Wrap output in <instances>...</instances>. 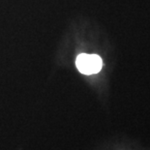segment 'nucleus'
<instances>
[{"instance_id": "1", "label": "nucleus", "mask_w": 150, "mask_h": 150, "mask_svg": "<svg viewBox=\"0 0 150 150\" xmlns=\"http://www.w3.org/2000/svg\"><path fill=\"white\" fill-rule=\"evenodd\" d=\"M79 71L84 75H92L100 72L103 62L100 56L96 54L81 53L76 57V61Z\"/></svg>"}]
</instances>
